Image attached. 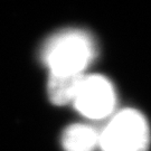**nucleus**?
Segmentation results:
<instances>
[{
	"label": "nucleus",
	"mask_w": 151,
	"mask_h": 151,
	"mask_svg": "<svg viewBox=\"0 0 151 151\" xmlns=\"http://www.w3.org/2000/svg\"><path fill=\"white\" fill-rule=\"evenodd\" d=\"M97 54L96 43L90 32L82 29H64L45 42L40 50L49 74H83Z\"/></svg>",
	"instance_id": "f257e3e1"
},
{
	"label": "nucleus",
	"mask_w": 151,
	"mask_h": 151,
	"mask_svg": "<svg viewBox=\"0 0 151 151\" xmlns=\"http://www.w3.org/2000/svg\"><path fill=\"white\" fill-rule=\"evenodd\" d=\"M102 151H148L150 129L146 116L134 109L116 113L100 132Z\"/></svg>",
	"instance_id": "f03ea898"
},
{
	"label": "nucleus",
	"mask_w": 151,
	"mask_h": 151,
	"mask_svg": "<svg viewBox=\"0 0 151 151\" xmlns=\"http://www.w3.org/2000/svg\"><path fill=\"white\" fill-rule=\"evenodd\" d=\"M115 103L116 95L112 83L99 74L84 76L73 101L74 108L92 120L106 118L113 112Z\"/></svg>",
	"instance_id": "7ed1b4c3"
},
{
	"label": "nucleus",
	"mask_w": 151,
	"mask_h": 151,
	"mask_svg": "<svg viewBox=\"0 0 151 151\" xmlns=\"http://www.w3.org/2000/svg\"><path fill=\"white\" fill-rule=\"evenodd\" d=\"M84 74L57 75L49 74L47 82V95L54 105L62 106L73 102L78 87L84 78Z\"/></svg>",
	"instance_id": "20e7f679"
},
{
	"label": "nucleus",
	"mask_w": 151,
	"mask_h": 151,
	"mask_svg": "<svg viewBox=\"0 0 151 151\" xmlns=\"http://www.w3.org/2000/svg\"><path fill=\"white\" fill-rule=\"evenodd\" d=\"M100 132L87 124H72L62 134L64 151H93L99 146Z\"/></svg>",
	"instance_id": "39448f33"
}]
</instances>
